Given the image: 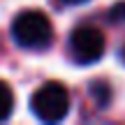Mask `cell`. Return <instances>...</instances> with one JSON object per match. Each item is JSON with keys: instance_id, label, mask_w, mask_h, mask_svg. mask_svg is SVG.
<instances>
[{"instance_id": "cell-1", "label": "cell", "mask_w": 125, "mask_h": 125, "mask_svg": "<svg viewBox=\"0 0 125 125\" xmlns=\"http://www.w3.org/2000/svg\"><path fill=\"white\" fill-rule=\"evenodd\" d=\"M12 37L23 49H44L53 40V28H51V21L44 12L28 9L14 19Z\"/></svg>"}, {"instance_id": "cell-2", "label": "cell", "mask_w": 125, "mask_h": 125, "mask_svg": "<svg viewBox=\"0 0 125 125\" xmlns=\"http://www.w3.org/2000/svg\"><path fill=\"white\" fill-rule=\"evenodd\" d=\"M30 109L42 123H58L70 111V95L58 81L44 83L30 100Z\"/></svg>"}, {"instance_id": "cell-3", "label": "cell", "mask_w": 125, "mask_h": 125, "mask_svg": "<svg viewBox=\"0 0 125 125\" xmlns=\"http://www.w3.org/2000/svg\"><path fill=\"white\" fill-rule=\"evenodd\" d=\"M70 53L79 65H90L104 56V35L93 26H79L70 35Z\"/></svg>"}, {"instance_id": "cell-4", "label": "cell", "mask_w": 125, "mask_h": 125, "mask_svg": "<svg viewBox=\"0 0 125 125\" xmlns=\"http://www.w3.org/2000/svg\"><path fill=\"white\" fill-rule=\"evenodd\" d=\"M12 109H14V95L12 88H9L5 81H0V123L7 121L12 116Z\"/></svg>"}, {"instance_id": "cell-5", "label": "cell", "mask_w": 125, "mask_h": 125, "mask_svg": "<svg viewBox=\"0 0 125 125\" xmlns=\"http://www.w3.org/2000/svg\"><path fill=\"white\" fill-rule=\"evenodd\" d=\"M111 19L114 21H125V2H118L111 9Z\"/></svg>"}, {"instance_id": "cell-6", "label": "cell", "mask_w": 125, "mask_h": 125, "mask_svg": "<svg viewBox=\"0 0 125 125\" xmlns=\"http://www.w3.org/2000/svg\"><path fill=\"white\" fill-rule=\"evenodd\" d=\"M60 2H65V5H81V2H88V0H60Z\"/></svg>"}, {"instance_id": "cell-7", "label": "cell", "mask_w": 125, "mask_h": 125, "mask_svg": "<svg viewBox=\"0 0 125 125\" xmlns=\"http://www.w3.org/2000/svg\"><path fill=\"white\" fill-rule=\"evenodd\" d=\"M121 58H123V62H125V44H123V51H121Z\"/></svg>"}]
</instances>
